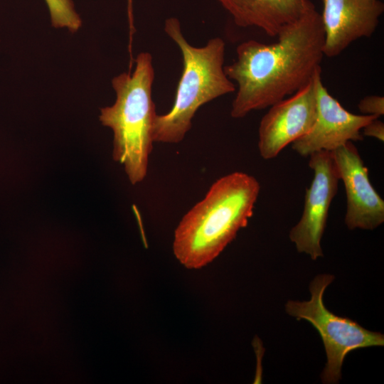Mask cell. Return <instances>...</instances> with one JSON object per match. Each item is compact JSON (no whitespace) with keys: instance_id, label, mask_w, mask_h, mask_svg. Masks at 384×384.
Here are the masks:
<instances>
[{"instance_id":"cell-1","label":"cell","mask_w":384,"mask_h":384,"mask_svg":"<svg viewBox=\"0 0 384 384\" xmlns=\"http://www.w3.org/2000/svg\"><path fill=\"white\" fill-rule=\"evenodd\" d=\"M277 36L270 44L255 40L241 43L236 60L224 66L228 78L238 85L233 118H242L292 95L321 68L324 33L314 4Z\"/></svg>"},{"instance_id":"cell-2","label":"cell","mask_w":384,"mask_h":384,"mask_svg":"<svg viewBox=\"0 0 384 384\" xmlns=\"http://www.w3.org/2000/svg\"><path fill=\"white\" fill-rule=\"evenodd\" d=\"M260 191L258 181L243 172L216 180L175 230L173 251L177 260L188 269L211 262L247 225Z\"/></svg>"},{"instance_id":"cell-3","label":"cell","mask_w":384,"mask_h":384,"mask_svg":"<svg viewBox=\"0 0 384 384\" xmlns=\"http://www.w3.org/2000/svg\"><path fill=\"white\" fill-rule=\"evenodd\" d=\"M132 73H122L112 80L116 100L100 109V121L114 134L113 159L124 166L132 185L147 175L153 149V130L156 116L152 98L154 68L151 55L139 53Z\"/></svg>"},{"instance_id":"cell-4","label":"cell","mask_w":384,"mask_h":384,"mask_svg":"<svg viewBox=\"0 0 384 384\" xmlns=\"http://www.w3.org/2000/svg\"><path fill=\"white\" fill-rule=\"evenodd\" d=\"M164 31L181 53L183 70L171 110L156 116L153 139L154 142L177 144L191 129L193 118L202 105L236 88L224 70L225 45L222 38H213L203 46H193L175 17L165 21Z\"/></svg>"},{"instance_id":"cell-5","label":"cell","mask_w":384,"mask_h":384,"mask_svg":"<svg viewBox=\"0 0 384 384\" xmlns=\"http://www.w3.org/2000/svg\"><path fill=\"white\" fill-rule=\"evenodd\" d=\"M334 277L317 275L311 282L309 301H288L285 310L297 320L309 321L319 332L325 348L327 362L321 375L324 383H338L346 355L358 348L384 346V336L363 328L355 321L339 316L324 303V294Z\"/></svg>"},{"instance_id":"cell-6","label":"cell","mask_w":384,"mask_h":384,"mask_svg":"<svg viewBox=\"0 0 384 384\" xmlns=\"http://www.w3.org/2000/svg\"><path fill=\"white\" fill-rule=\"evenodd\" d=\"M309 156L314 178L306 191L302 217L291 229L289 239L298 252L316 260L323 256L321 240L340 178L331 151H319Z\"/></svg>"},{"instance_id":"cell-7","label":"cell","mask_w":384,"mask_h":384,"mask_svg":"<svg viewBox=\"0 0 384 384\" xmlns=\"http://www.w3.org/2000/svg\"><path fill=\"white\" fill-rule=\"evenodd\" d=\"M314 75L295 93L270 106L262 117L258 129V149L264 159L275 158L287 145L311 129L316 117Z\"/></svg>"},{"instance_id":"cell-8","label":"cell","mask_w":384,"mask_h":384,"mask_svg":"<svg viewBox=\"0 0 384 384\" xmlns=\"http://www.w3.org/2000/svg\"><path fill=\"white\" fill-rule=\"evenodd\" d=\"M316 117L311 129L292 144L301 156L319 151H332L348 142L361 141V130L372 115L355 114L346 110L326 90L321 78V68L314 75Z\"/></svg>"},{"instance_id":"cell-9","label":"cell","mask_w":384,"mask_h":384,"mask_svg":"<svg viewBox=\"0 0 384 384\" xmlns=\"http://www.w3.org/2000/svg\"><path fill=\"white\" fill-rule=\"evenodd\" d=\"M346 195L345 223L350 230H373L384 222V201L371 184L357 148L348 142L331 151Z\"/></svg>"},{"instance_id":"cell-10","label":"cell","mask_w":384,"mask_h":384,"mask_svg":"<svg viewBox=\"0 0 384 384\" xmlns=\"http://www.w3.org/2000/svg\"><path fill=\"white\" fill-rule=\"evenodd\" d=\"M321 15L324 33V54L339 55L356 40L370 37L384 11L380 0H322Z\"/></svg>"},{"instance_id":"cell-11","label":"cell","mask_w":384,"mask_h":384,"mask_svg":"<svg viewBox=\"0 0 384 384\" xmlns=\"http://www.w3.org/2000/svg\"><path fill=\"white\" fill-rule=\"evenodd\" d=\"M239 27H257L277 36L313 4L309 0H217Z\"/></svg>"},{"instance_id":"cell-12","label":"cell","mask_w":384,"mask_h":384,"mask_svg":"<svg viewBox=\"0 0 384 384\" xmlns=\"http://www.w3.org/2000/svg\"><path fill=\"white\" fill-rule=\"evenodd\" d=\"M49 10L51 24L57 28H66L77 32L82 26V20L76 12L72 0H45Z\"/></svg>"},{"instance_id":"cell-13","label":"cell","mask_w":384,"mask_h":384,"mask_svg":"<svg viewBox=\"0 0 384 384\" xmlns=\"http://www.w3.org/2000/svg\"><path fill=\"white\" fill-rule=\"evenodd\" d=\"M358 107L366 115L379 118L384 114V97L380 95H368L361 100Z\"/></svg>"},{"instance_id":"cell-14","label":"cell","mask_w":384,"mask_h":384,"mask_svg":"<svg viewBox=\"0 0 384 384\" xmlns=\"http://www.w3.org/2000/svg\"><path fill=\"white\" fill-rule=\"evenodd\" d=\"M361 133L364 136L373 137L380 142H383L384 124L383 122L379 120L378 118H375L369 122L363 127Z\"/></svg>"},{"instance_id":"cell-15","label":"cell","mask_w":384,"mask_h":384,"mask_svg":"<svg viewBox=\"0 0 384 384\" xmlns=\"http://www.w3.org/2000/svg\"><path fill=\"white\" fill-rule=\"evenodd\" d=\"M127 16H128V23H129V48H132V37L135 33V26L134 22V14H133V0H127Z\"/></svg>"}]
</instances>
